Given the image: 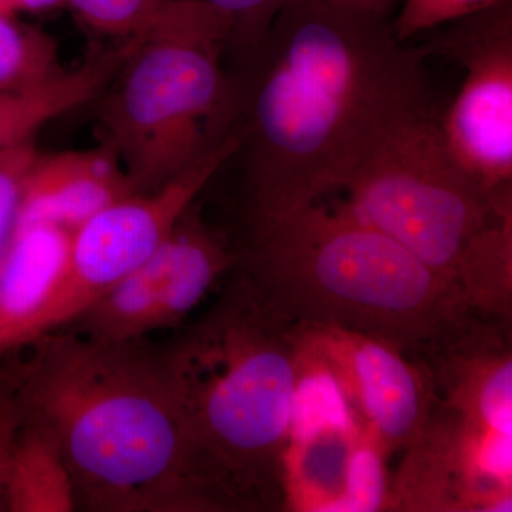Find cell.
<instances>
[{
  "label": "cell",
  "mask_w": 512,
  "mask_h": 512,
  "mask_svg": "<svg viewBox=\"0 0 512 512\" xmlns=\"http://www.w3.org/2000/svg\"><path fill=\"white\" fill-rule=\"evenodd\" d=\"M426 53L390 19L333 0H286L264 42L235 64L241 220L325 200L384 121L430 99Z\"/></svg>",
  "instance_id": "obj_1"
},
{
  "label": "cell",
  "mask_w": 512,
  "mask_h": 512,
  "mask_svg": "<svg viewBox=\"0 0 512 512\" xmlns=\"http://www.w3.org/2000/svg\"><path fill=\"white\" fill-rule=\"evenodd\" d=\"M0 382L18 426L55 439L77 508L94 512L217 511L167 346L100 342L60 328L23 348Z\"/></svg>",
  "instance_id": "obj_2"
},
{
  "label": "cell",
  "mask_w": 512,
  "mask_h": 512,
  "mask_svg": "<svg viewBox=\"0 0 512 512\" xmlns=\"http://www.w3.org/2000/svg\"><path fill=\"white\" fill-rule=\"evenodd\" d=\"M229 247L234 278L285 322L377 336L421 363L493 323L345 202L239 221Z\"/></svg>",
  "instance_id": "obj_3"
},
{
  "label": "cell",
  "mask_w": 512,
  "mask_h": 512,
  "mask_svg": "<svg viewBox=\"0 0 512 512\" xmlns=\"http://www.w3.org/2000/svg\"><path fill=\"white\" fill-rule=\"evenodd\" d=\"M165 346L217 510H282L302 370L295 326L234 278Z\"/></svg>",
  "instance_id": "obj_4"
},
{
  "label": "cell",
  "mask_w": 512,
  "mask_h": 512,
  "mask_svg": "<svg viewBox=\"0 0 512 512\" xmlns=\"http://www.w3.org/2000/svg\"><path fill=\"white\" fill-rule=\"evenodd\" d=\"M225 49L220 19L194 0H167L156 23L128 40L93 103L101 146L137 194L170 183L231 130L234 84L222 67Z\"/></svg>",
  "instance_id": "obj_5"
},
{
  "label": "cell",
  "mask_w": 512,
  "mask_h": 512,
  "mask_svg": "<svg viewBox=\"0 0 512 512\" xmlns=\"http://www.w3.org/2000/svg\"><path fill=\"white\" fill-rule=\"evenodd\" d=\"M338 192L346 194L343 202L362 220L460 291L461 269L478 239L512 214V197L485 194L458 163L430 99L377 128Z\"/></svg>",
  "instance_id": "obj_6"
},
{
  "label": "cell",
  "mask_w": 512,
  "mask_h": 512,
  "mask_svg": "<svg viewBox=\"0 0 512 512\" xmlns=\"http://www.w3.org/2000/svg\"><path fill=\"white\" fill-rule=\"evenodd\" d=\"M229 130L184 173L156 191L133 194L104 208L72 231L62 282L47 312L43 335L72 323L121 279L144 264L181 215L237 153Z\"/></svg>",
  "instance_id": "obj_7"
},
{
  "label": "cell",
  "mask_w": 512,
  "mask_h": 512,
  "mask_svg": "<svg viewBox=\"0 0 512 512\" xmlns=\"http://www.w3.org/2000/svg\"><path fill=\"white\" fill-rule=\"evenodd\" d=\"M421 50L464 70L440 120L454 157L485 194L512 197V0L448 23Z\"/></svg>",
  "instance_id": "obj_8"
},
{
  "label": "cell",
  "mask_w": 512,
  "mask_h": 512,
  "mask_svg": "<svg viewBox=\"0 0 512 512\" xmlns=\"http://www.w3.org/2000/svg\"><path fill=\"white\" fill-rule=\"evenodd\" d=\"M303 355L328 370L349 413L386 456L407 450L436 404L429 370L377 336L326 325L295 326Z\"/></svg>",
  "instance_id": "obj_9"
},
{
  "label": "cell",
  "mask_w": 512,
  "mask_h": 512,
  "mask_svg": "<svg viewBox=\"0 0 512 512\" xmlns=\"http://www.w3.org/2000/svg\"><path fill=\"white\" fill-rule=\"evenodd\" d=\"M511 443L436 400L390 485L393 510L511 511Z\"/></svg>",
  "instance_id": "obj_10"
},
{
  "label": "cell",
  "mask_w": 512,
  "mask_h": 512,
  "mask_svg": "<svg viewBox=\"0 0 512 512\" xmlns=\"http://www.w3.org/2000/svg\"><path fill=\"white\" fill-rule=\"evenodd\" d=\"M205 286L200 251L174 227L144 264L64 328L100 342L146 338L181 325L204 298Z\"/></svg>",
  "instance_id": "obj_11"
},
{
  "label": "cell",
  "mask_w": 512,
  "mask_h": 512,
  "mask_svg": "<svg viewBox=\"0 0 512 512\" xmlns=\"http://www.w3.org/2000/svg\"><path fill=\"white\" fill-rule=\"evenodd\" d=\"M386 457L353 420L292 434L285 454L284 510H393Z\"/></svg>",
  "instance_id": "obj_12"
},
{
  "label": "cell",
  "mask_w": 512,
  "mask_h": 512,
  "mask_svg": "<svg viewBox=\"0 0 512 512\" xmlns=\"http://www.w3.org/2000/svg\"><path fill=\"white\" fill-rule=\"evenodd\" d=\"M137 194L117 157L93 150L39 151L23 181L18 225H56L74 231L114 202Z\"/></svg>",
  "instance_id": "obj_13"
},
{
  "label": "cell",
  "mask_w": 512,
  "mask_h": 512,
  "mask_svg": "<svg viewBox=\"0 0 512 512\" xmlns=\"http://www.w3.org/2000/svg\"><path fill=\"white\" fill-rule=\"evenodd\" d=\"M70 229L18 225L0 262V360L43 335L62 282Z\"/></svg>",
  "instance_id": "obj_14"
},
{
  "label": "cell",
  "mask_w": 512,
  "mask_h": 512,
  "mask_svg": "<svg viewBox=\"0 0 512 512\" xmlns=\"http://www.w3.org/2000/svg\"><path fill=\"white\" fill-rule=\"evenodd\" d=\"M128 49H114L87 57L76 69L29 89H0V151L33 140L37 131L63 114L92 104L116 74Z\"/></svg>",
  "instance_id": "obj_15"
},
{
  "label": "cell",
  "mask_w": 512,
  "mask_h": 512,
  "mask_svg": "<svg viewBox=\"0 0 512 512\" xmlns=\"http://www.w3.org/2000/svg\"><path fill=\"white\" fill-rule=\"evenodd\" d=\"M5 508L12 512H72L76 494L55 439L35 426H18L10 454Z\"/></svg>",
  "instance_id": "obj_16"
},
{
  "label": "cell",
  "mask_w": 512,
  "mask_h": 512,
  "mask_svg": "<svg viewBox=\"0 0 512 512\" xmlns=\"http://www.w3.org/2000/svg\"><path fill=\"white\" fill-rule=\"evenodd\" d=\"M63 72L52 37L0 15V89H29Z\"/></svg>",
  "instance_id": "obj_17"
},
{
  "label": "cell",
  "mask_w": 512,
  "mask_h": 512,
  "mask_svg": "<svg viewBox=\"0 0 512 512\" xmlns=\"http://www.w3.org/2000/svg\"><path fill=\"white\" fill-rule=\"evenodd\" d=\"M207 6L220 19L227 49L237 64L264 42L286 0H194Z\"/></svg>",
  "instance_id": "obj_18"
},
{
  "label": "cell",
  "mask_w": 512,
  "mask_h": 512,
  "mask_svg": "<svg viewBox=\"0 0 512 512\" xmlns=\"http://www.w3.org/2000/svg\"><path fill=\"white\" fill-rule=\"evenodd\" d=\"M93 32L119 42L144 35L156 23L167 0H63Z\"/></svg>",
  "instance_id": "obj_19"
},
{
  "label": "cell",
  "mask_w": 512,
  "mask_h": 512,
  "mask_svg": "<svg viewBox=\"0 0 512 512\" xmlns=\"http://www.w3.org/2000/svg\"><path fill=\"white\" fill-rule=\"evenodd\" d=\"M503 2L507 0H404L402 9L390 23L396 39L406 43Z\"/></svg>",
  "instance_id": "obj_20"
},
{
  "label": "cell",
  "mask_w": 512,
  "mask_h": 512,
  "mask_svg": "<svg viewBox=\"0 0 512 512\" xmlns=\"http://www.w3.org/2000/svg\"><path fill=\"white\" fill-rule=\"evenodd\" d=\"M37 153L33 140L0 151V262L18 227L23 181Z\"/></svg>",
  "instance_id": "obj_21"
},
{
  "label": "cell",
  "mask_w": 512,
  "mask_h": 512,
  "mask_svg": "<svg viewBox=\"0 0 512 512\" xmlns=\"http://www.w3.org/2000/svg\"><path fill=\"white\" fill-rule=\"evenodd\" d=\"M18 434V419L6 387L0 382V507H5V487L10 454Z\"/></svg>",
  "instance_id": "obj_22"
},
{
  "label": "cell",
  "mask_w": 512,
  "mask_h": 512,
  "mask_svg": "<svg viewBox=\"0 0 512 512\" xmlns=\"http://www.w3.org/2000/svg\"><path fill=\"white\" fill-rule=\"evenodd\" d=\"M357 8L367 10L380 18L390 19L394 6L399 0H353ZM392 20V19H390Z\"/></svg>",
  "instance_id": "obj_23"
},
{
  "label": "cell",
  "mask_w": 512,
  "mask_h": 512,
  "mask_svg": "<svg viewBox=\"0 0 512 512\" xmlns=\"http://www.w3.org/2000/svg\"><path fill=\"white\" fill-rule=\"evenodd\" d=\"M63 5V0H16L18 12H47Z\"/></svg>",
  "instance_id": "obj_24"
},
{
  "label": "cell",
  "mask_w": 512,
  "mask_h": 512,
  "mask_svg": "<svg viewBox=\"0 0 512 512\" xmlns=\"http://www.w3.org/2000/svg\"><path fill=\"white\" fill-rule=\"evenodd\" d=\"M15 13H18V10H16V0H0V15L13 18Z\"/></svg>",
  "instance_id": "obj_25"
},
{
  "label": "cell",
  "mask_w": 512,
  "mask_h": 512,
  "mask_svg": "<svg viewBox=\"0 0 512 512\" xmlns=\"http://www.w3.org/2000/svg\"><path fill=\"white\" fill-rule=\"evenodd\" d=\"M333 2L346 3V5L356 6L355 2H353V0H333ZM356 8H357V6H356Z\"/></svg>",
  "instance_id": "obj_26"
}]
</instances>
